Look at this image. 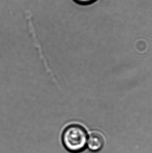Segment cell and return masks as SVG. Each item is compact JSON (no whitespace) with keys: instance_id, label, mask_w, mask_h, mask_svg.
<instances>
[{"instance_id":"obj_3","label":"cell","mask_w":152,"mask_h":153,"mask_svg":"<svg viewBox=\"0 0 152 153\" xmlns=\"http://www.w3.org/2000/svg\"><path fill=\"white\" fill-rule=\"evenodd\" d=\"M75 1L79 4H87L92 3L93 1H94L95 0H75Z\"/></svg>"},{"instance_id":"obj_2","label":"cell","mask_w":152,"mask_h":153,"mask_svg":"<svg viewBox=\"0 0 152 153\" xmlns=\"http://www.w3.org/2000/svg\"><path fill=\"white\" fill-rule=\"evenodd\" d=\"M88 147L91 151H97L101 149L104 144V139L99 133H91L87 140Z\"/></svg>"},{"instance_id":"obj_1","label":"cell","mask_w":152,"mask_h":153,"mask_svg":"<svg viewBox=\"0 0 152 153\" xmlns=\"http://www.w3.org/2000/svg\"><path fill=\"white\" fill-rule=\"evenodd\" d=\"M87 140L86 130L79 124H71L66 127L62 135L64 147L72 153L82 151L86 147Z\"/></svg>"}]
</instances>
